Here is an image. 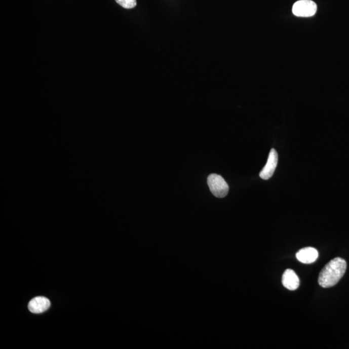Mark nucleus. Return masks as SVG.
Masks as SVG:
<instances>
[{
    "label": "nucleus",
    "mask_w": 349,
    "mask_h": 349,
    "mask_svg": "<svg viewBox=\"0 0 349 349\" xmlns=\"http://www.w3.org/2000/svg\"><path fill=\"white\" fill-rule=\"evenodd\" d=\"M346 262L341 257L334 258L324 266L320 272L318 283L321 287H334L339 282L346 270Z\"/></svg>",
    "instance_id": "nucleus-1"
},
{
    "label": "nucleus",
    "mask_w": 349,
    "mask_h": 349,
    "mask_svg": "<svg viewBox=\"0 0 349 349\" xmlns=\"http://www.w3.org/2000/svg\"><path fill=\"white\" fill-rule=\"evenodd\" d=\"M207 183L213 195L216 198H223L228 193V185L221 175L215 173L210 175L208 177Z\"/></svg>",
    "instance_id": "nucleus-2"
},
{
    "label": "nucleus",
    "mask_w": 349,
    "mask_h": 349,
    "mask_svg": "<svg viewBox=\"0 0 349 349\" xmlns=\"http://www.w3.org/2000/svg\"><path fill=\"white\" fill-rule=\"evenodd\" d=\"M317 11V5L312 0H299L292 7V13L298 17H311Z\"/></svg>",
    "instance_id": "nucleus-3"
},
{
    "label": "nucleus",
    "mask_w": 349,
    "mask_h": 349,
    "mask_svg": "<svg viewBox=\"0 0 349 349\" xmlns=\"http://www.w3.org/2000/svg\"><path fill=\"white\" fill-rule=\"evenodd\" d=\"M278 162V154L275 149H272L266 165L259 173V176L262 179L268 180L274 175L277 167Z\"/></svg>",
    "instance_id": "nucleus-4"
},
{
    "label": "nucleus",
    "mask_w": 349,
    "mask_h": 349,
    "mask_svg": "<svg viewBox=\"0 0 349 349\" xmlns=\"http://www.w3.org/2000/svg\"><path fill=\"white\" fill-rule=\"evenodd\" d=\"M51 306V302L45 297L39 296L31 299L28 304V308L34 314H41L48 311Z\"/></svg>",
    "instance_id": "nucleus-5"
},
{
    "label": "nucleus",
    "mask_w": 349,
    "mask_h": 349,
    "mask_svg": "<svg viewBox=\"0 0 349 349\" xmlns=\"http://www.w3.org/2000/svg\"><path fill=\"white\" fill-rule=\"evenodd\" d=\"M317 250L313 247H306L299 250L296 254V258L302 263L311 264L315 263L318 257Z\"/></svg>",
    "instance_id": "nucleus-6"
},
{
    "label": "nucleus",
    "mask_w": 349,
    "mask_h": 349,
    "mask_svg": "<svg viewBox=\"0 0 349 349\" xmlns=\"http://www.w3.org/2000/svg\"><path fill=\"white\" fill-rule=\"evenodd\" d=\"M283 285L286 289L295 290L299 287L300 281L297 274L292 269H287L282 277Z\"/></svg>",
    "instance_id": "nucleus-7"
},
{
    "label": "nucleus",
    "mask_w": 349,
    "mask_h": 349,
    "mask_svg": "<svg viewBox=\"0 0 349 349\" xmlns=\"http://www.w3.org/2000/svg\"><path fill=\"white\" fill-rule=\"evenodd\" d=\"M117 4L125 9H133L137 6V0H115Z\"/></svg>",
    "instance_id": "nucleus-8"
}]
</instances>
